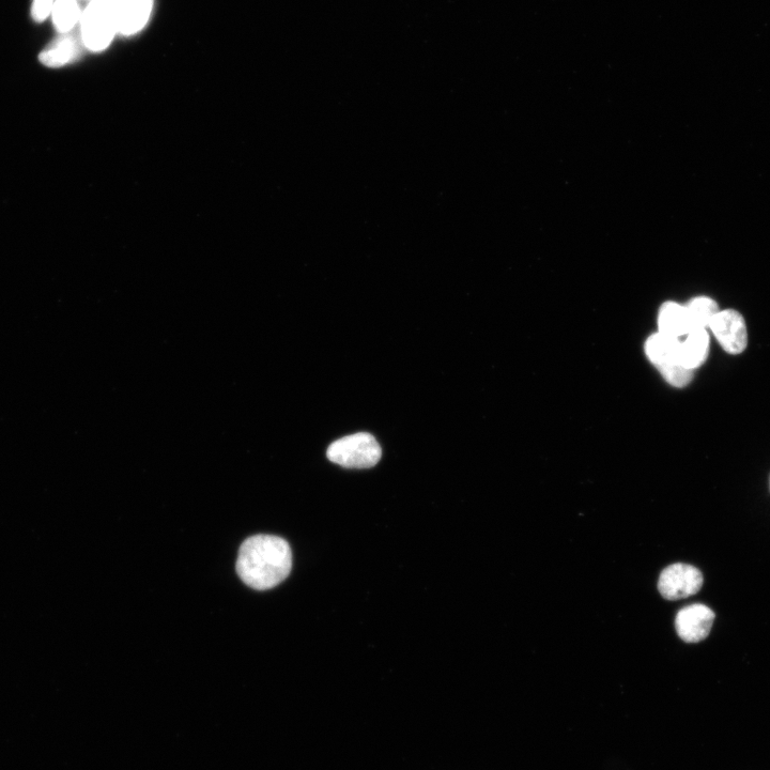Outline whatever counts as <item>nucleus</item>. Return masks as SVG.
Returning <instances> with one entry per match:
<instances>
[{"mask_svg": "<svg viewBox=\"0 0 770 770\" xmlns=\"http://www.w3.org/2000/svg\"><path fill=\"white\" fill-rule=\"evenodd\" d=\"M660 374L665 380L675 388H685L693 378V371H690L682 364H676L659 369Z\"/></svg>", "mask_w": 770, "mask_h": 770, "instance_id": "obj_14", "label": "nucleus"}, {"mask_svg": "<svg viewBox=\"0 0 770 770\" xmlns=\"http://www.w3.org/2000/svg\"><path fill=\"white\" fill-rule=\"evenodd\" d=\"M710 328L726 352L736 356L746 350L748 345L746 322L738 312L734 310L719 312Z\"/></svg>", "mask_w": 770, "mask_h": 770, "instance_id": "obj_5", "label": "nucleus"}, {"mask_svg": "<svg viewBox=\"0 0 770 770\" xmlns=\"http://www.w3.org/2000/svg\"><path fill=\"white\" fill-rule=\"evenodd\" d=\"M703 575L695 566L673 564L660 574L658 590L668 600H679L696 595L702 588Z\"/></svg>", "mask_w": 770, "mask_h": 770, "instance_id": "obj_4", "label": "nucleus"}, {"mask_svg": "<svg viewBox=\"0 0 770 770\" xmlns=\"http://www.w3.org/2000/svg\"><path fill=\"white\" fill-rule=\"evenodd\" d=\"M686 310L692 329L710 328L713 319L720 312L717 303L706 297L691 300Z\"/></svg>", "mask_w": 770, "mask_h": 770, "instance_id": "obj_13", "label": "nucleus"}, {"mask_svg": "<svg viewBox=\"0 0 770 770\" xmlns=\"http://www.w3.org/2000/svg\"><path fill=\"white\" fill-rule=\"evenodd\" d=\"M327 455L330 461L344 468L368 469L378 464L382 450L372 435L360 433L335 441Z\"/></svg>", "mask_w": 770, "mask_h": 770, "instance_id": "obj_3", "label": "nucleus"}, {"mask_svg": "<svg viewBox=\"0 0 770 770\" xmlns=\"http://www.w3.org/2000/svg\"><path fill=\"white\" fill-rule=\"evenodd\" d=\"M681 342L680 338L660 332L653 334L645 342L646 357L658 368V371L661 368L682 364Z\"/></svg>", "mask_w": 770, "mask_h": 770, "instance_id": "obj_8", "label": "nucleus"}, {"mask_svg": "<svg viewBox=\"0 0 770 770\" xmlns=\"http://www.w3.org/2000/svg\"><path fill=\"white\" fill-rule=\"evenodd\" d=\"M82 14L79 0H55L51 17L60 35L71 33L74 27L80 24Z\"/></svg>", "mask_w": 770, "mask_h": 770, "instance_id": "obj_12", "label": "nucleus"}, {"mask_svg": "<svg viewBox=\"0 0 770 770\" xmlns=\"http://www.w3.org/2000/svg\"><path fill=\"white\" fill-rule=\"evenodd\" d=\"M81 43L83 41L72 35V32L60 34L40 53V63L49 68L64 67L79 57Z\"/></svg>", "mask_w": 770, "mask_h": 770, "instance_id": "obj_9", "label": "nucleus"}, {"mask_svg": "<svg viewBox=\"0 0 770 770\" xmlns=\"http://www.w3.org/2000/svg\"><path fill=\"white\" fill-rule=\"evenodd\" d=\"M153 0H118V34L141 32L150 19Z\"/></svg>", "mask_w": 770, "mask_h": 770, "instance_id": "obj_7", "label": "nucleus"}, {"mask_svg": "<svg viewBox=\"0 0 770 770\" xmlns=\"http://www.w3.org/2000/svg\"><path fill=\"white\" fill-rule=\"evenodd\" d=\"M715 621L711 608L701 604L683 608L676 615L675 628L680 638L687 643H698L710 635Z\"/></svg>", "mask_w": 770, "mask_h": 770, "instance_id": "obj_6", "label": "nucleus"}, {"mask_svg": "<svg viewBox=\"0 0 770 770\" xmlns=\"http://www.w3.org/2000/svg\"><path fill=\"white\" fill-rule=\"evenodd\" d=\"M55 0H33L32 18L37 23H43L51 17Z\"/></svg>", "mask_w": 770, "mask_h": 770, "instance_id": "obj_15", "label": "nucleus"}, {"mask_svg": "<svg viewBox=\"0 0 770 770\" xmlns=\"http://www.w3.org/2000/svg\"><path fill=\"white\" fill-rule=\"evenodd\" d=\"M80 25L86 49L91 52L106 50L118 34V0H90Z\"/></svg>", "mask_w": 770, "mask_h": 770, "instance_id": "obj_2", "label": "nucleus"}, {"mask_svg": "<svg viewBox=\"0 0 770 770\" xmlns=\"http://www.w3.org/2000/svg\"><path fill=\"white\" fill-rule=\"evenodd\" d=\"M659 332L675 338L686 336L691 330L686 306L675 302L662 304L658 314Z\"/></svg>", "mask_w": 770, "mask_h": 770, "instance_id": "obj_10", "label": "nucleus"}, {"mask_svg": "<svg viewBox=\"0 0 770 770\" xmlns=\"http://www.w3.org/2000/svg\"><path fill=\"white\" fill-rule=\"evenodd\" d=\"M710 351V336L706 329H692L681 342V362L682 364L695 371L696 368L703 365Z\"/></svg>", "mask_w": 770, "mask_h": 770, "instance_id": "obj_11", "label": "nucleus"}, {"mask_svg": "<svg viewBox=\"0 0 770 770\" xmlns=\"http://www.w3.org/2000/svg\"><path fill=\"white\" fill-rule=\"evenodd\" d=\"M236 567L240 579L250 588L271 590L291 572V548L281 537L252 536L241 545Z\"/></svg>", "mask_w": 770, "mask_h": 770, "instance_id": "obj_1", "label": "nucleus"}]
</instances>
